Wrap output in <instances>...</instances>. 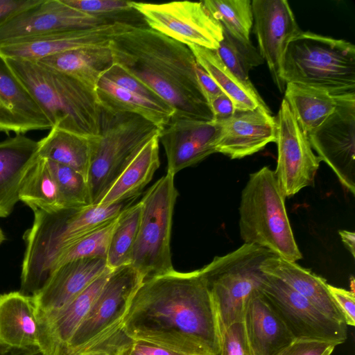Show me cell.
<instances>
[{"label": "cell", "mask_w": 355, "mask_h": 355, "mask_svg": "<svg viewBox=\"0 0 355 355\" xmlns=\"http://www.w3.org/2000/svg\"><path fill=\"white\" fill-rule=\"evenodd\" d=\"M121 327L132 340L192 355H219L216 309L200 270L146 279L132 297Z\"/></svg>", "instance_id": "obj_1"}, {"label": "cell", "mask_w": 355, "mask_h": 355, "mask_svg": "<svg viewBox=\"0 0 355 355\" xmlns=\"http://www.w3.org/2000/svg\"><path fill=\"white\" fill-rule=\"evenodd\" d=\"M114 63L174 110L173 117L215 121L197 80L189 47L148 26L132 25L110 42Z\"/></svg>", "instance_id": "obj_2"}, {"label": "cell", "mask_w": 355, "mask_h": 355, "mask_svg": "<svg viewBox=\"0 0 355 355\" xmlns=\"http://www.w3.org/2000/svg\"><path fill=\"white\" fill-rule=\"evenodd\" d=\"M123 203L92 205L55 212L35 211L32 226L24 234L26 245L21 272L20 291L33 295L49 278L53 263L64 248L116 218Z\"/></svg>", "instance_id": "obj_3"}, {"label": "cell", "mask_w": 355, "mask_h": 355, "mask_svg": "<svg viewBox=\"0 0 355 355\" xmlns=\"http://www.w3.org/2000/svg\"><path fill=\"white\" fill-rule=\"evenodd\" d=\"M6 60L52 128L89 137L99 135L101 107L94 89L37 62Z\"/></svg>", "instance_id": "obj_4"}, {"label": "cell", "mask_w": 355, "mask_h": 355, "mask_svg": "<svg viewBox=\"0 0 355 355\" xmlns=\"http://www.w3.org/2000/svg\"><path fill=\"white\" fill-rule=\"evenodd\" d=\"M282 78L328 92L355 93V46L346 40L302 31L289 42Z\"/></svg>", "instance_id": "obj_5"}, {"label": "cell", "mask_w": 355, "mask_h": 355, "mask_svg": "<svg viewBox=\"0 0 355 355\" xmlns=\"http://www.w3.org/2000/svg\"><path fill=\"white\" fill-rule=\"evenodd\" d=\"M274 171L268 166L251 173L239 208V232L244 243L266 248L296 262L302 258Z\"/></svg>", "instance_id": "obj_6"}, {"label": "cell", "mask_w": 355, "mask_h": 355, "mask_svg": "<svg viewBox=\"0 0 355 355\" xmlns=\"http://www.w3.org/2000/svg\"><path fill=\"white\" fill-rule=\"evenodd\" d=\"M162 128L130 112L101 107L100 131L87 176L92 205H98L116 180Z\"/></svg>", "instance_id": "obj_7"}, {"label": "cell", "mask_w": 355, "mask_h": 355, "mask_svg": "<svg viewBox=\"0 0 355 355\" xmlns=\"http://www.w3.org/2000/svg\"><path fill=\"white\" fill-rule=\"evenodd\" d=\"M274 254L266 248L243 243L199 269L214 302L221 334L231 324L243 322L248 300L259 289L265 275L261 266Z\"/></svg>", "instance_id": "obj_8"}, {"label": "cell", "mask_w": 355, "mask_h": 355, "mask_svg": "<svg viewBox=\"0 0 355 355\" xmlns=\"http://www.w3.org/2000/svg\"><path fill=\"white\" fill-rule=\"evenodd\" d=\"M174 177L166 173L139 201L140 223L130 264L144 279L175 270L170 247L173 214L178 196Z\"/></svg>", "instance_id": "obj_9"}, {"label": "cell", "mask_w": 355, "mask_h": 355, "mask_svg": "<svg viewBox=\"0 0 355 355\" xmlns=\"http://www.w3.org/2000/svg\"><path fill=\"white\" fill-rule=\"evenodd\" d=\"M144 280L131 264L112 270L85 319L55 355H73L120 327L130 302Z\"/></svg>", "instance_id": "obj_10"}, {"label": "cell", "mask_w": 355, "mask_h": 355, "mask_svg": "<svg viewBox=\"0 0 355 355\" xmlns=\"http://www.w3.org/2000/svg\"><path fill=\"white\" fill-rule=\"evenodd\" d=\"M132 6L149 28L184 44L216 50L223 39L220 23L209 14L202 1H132Z\"/></svg>", "instance_id": "obj_11"}, {"label": "cell", "mask_w": 355, "mask_h": 355, "mask_svg": "<svg viewBox=\"0 0 355 355\" xmlns=\"http://www.w3.org/2000/svg\"><path fill=\"white\" fill-rule=\"evenodd\" d=\"M333 112L308 138L321 161L334 172L341 184L355 195V93L335 96Z\"/></svg>", "instance_id": "obj_12"}, {"label": "cell", "mask_w": 355, "mask_h": 355, "mask_svg": "<svg viewBox=\"0 0 355 355\" xmlns=\"http://www.w3.org/2000/svg\"><path fill=\"white\" fill-rule=\"evenodd\" d=\"M259 290L295 339L325 340L338 345L346 340L347 324L322 313L279 279L265 273Z\"/></svg>", "instance_id": "obj_13"}, {"label": "cell", "mask_w": 355, "mask_h": 355, "mask_svg": "<svg viewBox=\"0 0 355 355\" xmlns=\"http://www.w3.org/2000/svg\"><path fill=\"white\" fill-rule=\"evenodd\" d=\"M275 119L277 160L274 173L284 196L291 197L313 186L321 160L284 98Z\"/></svg>", "instance_id": "obj_14"}, {"label": "cell", "mask_w": 355, "mask_h": 355, "mask_svg": "<svg viewBox=\"0 0 355 355\" xmlns=\"http://www.w3.org/2000/svg\"><path fill=\"white\" fill-rule=\"evenodd\" d=\"M114 21L84 13L62 0L40 1L0 25V46L40 35L92 28Z\"/></svg>", "instance_id": "obj_15"}, {"label": "cell", "mask_w": 355, "mask_h": 355, "mask_svg": "<svg viewBox=\"0 0 355 355\" xmlns=\"http://www.w3.org/2000/svg\"><path fill=\"white\" fill-rule=\"evenodd\" d=\"M254 31L259 52L267 63L272 78L281 93L286 83L282 66L289 42L302 31L286 0L252 1Z\"/></svg>", "instance_id": "obj_16"}, {"label": "cell", "mask_w": 355, "mask_h": 355, "mask_svg": "<svg viewBox=\"0 0 355 355\" xmlns=\"http://www.w3.org/2000/svg\"><path fill=\"white\" fill-rule=\"evenodd\" d=\"M220 133L219 121L173 117L159 136L167 158L166 173L175 175L217 153Z\"/></svg>", "instance_id": "obj_17"}, {"label": "cell", "mask_w": 355, "mask_h": 355, "mask_svg": "<svg viewBox=\"0 0 355 355\" xmlns=\"http://www.w3.org/2000/svg\"><path fill=\"white\" fill-rule=\"evenodd\" d=\"M132 25L125 21H114L88 28L40 35L0 46V54L5 58L37 62L73 49L109 46L116 35L129 30Z\"/></svg>", "instance_id": "obj_18"}, {"label": "cell", "mask_w": 355, "mask_h": 355, "mask_svg": "<svg viewBox=\"0 0 355 355\" xmlns=\"http://www.w3.org/2000/svg\"><path fill=\"white\" fill-rule=\"evenodd\" d=\"M220 133L216 152L230 159H241L261 150L276 139V119L270 110L257 107L236 111L219 121Z\"/></svg>", "instance_id": "obj_19"}, {"label": "cell", "mask_w": 355, "mask_h": 355, "mask_svg": "<svg viewBox=\"0 0 355 355\" xmlns=\"http://www.w3.org/2000/svg\"><path fill=\"white\" fill-rule=\"evenodd\" d=\"M51 128L43 110L0 54V132L23 135Z\"/></svg>", "instance_id": "obj_20"}, {"label": "cell", "mask_w": 355, "mask_h": 355, "mask_svg": "<svg viewBox=\"0 0 355 355\" xmlns=\"http://www.w3.org/2000/svg\"><path fill=\"white\" fill-rule=\"evenodd\" d=\"M0 343L16 348H37L49 355L47 338L32 295L20 291L0 295Z\"/></svg>", "instance_id": "obj_21"}, {"label": "cell", "mask_w": 355, "mask_h": 355, "mask_svg": "<svg viewBox=\"0 0 355 355\" xmlns=\"http://www.w3.org/2000/svg\"><path fill=\"white\" fill-rule=\"evenodd\" d=\"M107 268L103 258L78 259L59 266L32 295L37 312L49 314L62 309Z\"/></svg>", "instance_id": "obj_22"}, {"label": "cell", "mask_w": 355, "mask_h": 355, "mask_svg": "<svg viewBox=\"0 0 355 355\" xmlns=\"http://www.w3.org/2000/svg\"><path fill=\"white\" fill-rule=\"evenodd\" d=\"M243 323L250 355H275L295 340L259 290L248 299Z\"/></svg>", "instance_id": "obj_23"}, {"label": "cell", "mask_w": 355, "mask_h": 355, "mask_svg": "<svg viewBox=\"0 0 355 355\" xmlns=\"http://www.w3.org/2000/svg\"><path fill=\"white\" fill-rule=\"evenodd\" d=\"M261 268L264 273L274 276L288 284L322 313L335 321L346 324L345 317L331 296L324 279L296 262L288 261L275 254L267 258Z\"/></svg>", "instance_id": "obj_24"}, {"label": "cell", "mask_w": 355, "mask_h": 355, "mask_svg": "<svg viewBox=\"0 0 355 355\" xmlns=\"http://www.w3.org/2000/svg\"><path fill=\"white\" fill-rule=\"evenodd\" d=\"M39 143L24 135L0 142V217L12 211L19 200L23 178L38 156Z\"/></svg>", "instance_id": "obj_25"}, {"label": "cell", "mask_w": 355, "mask_h": 355, "mask_svg": "<svg viewBox=\"0 0 355 355\" xmlns=\"http://www.w3.org/2000/svg\"><path fill=\"white\" fill-rule=\"evenodd\" d=\"M112 269L108 268L62 309L49 314L37 312L49 345V355H55L70 340L85 319Z\"/></svg>", "instance_id": "obj_26"}, {"label": "cell", "mask_w": 355, "mask_h": 355, "mask_svg": "<svg viewBox=\"0 0 355 355\" xmlns=\"http://www.w3.org/2000/svg\"><path fill=\"white\" fill-rule=\"evenodd\" d=\"M40 64L66 73L95 90L102 76L114 64L109 46L85 47L49 56Z\"/></svg>", "instance_id": "obj_27"}, {"label": "cell", "mask_w": 355, "mask_h": 355, "mask_svg": "<svg viewBox=\"0 0 355 355\" xmlns=\"http://www.w3.org/2000/svg\"><path fill=\"white\" fill-rule=\"evenodd\" d=\"M198 63L210 75L223 92L231 98L236 111L261 107L270 110L251 82L236 77L221 61L216 50L197 45H187Z\"/></svg>", "instance_id": "obj_28"}, {"label": "cell", "mask_w": 355, "mask_h": 355, "mask_svg": "<svg viewBox=\"0 0 355 355\" xmlns=\"http://www.w3.org/2000/svg\"><path fill=\"white\" fill-rule=\"evenodd\" d=\"M97 137L52 128L45 137L38 141V156L67 166L87 180Z\"/></svg>", "instance_id": "obj_29"}, {"label": "cell", "mask_w": 355, "mask_h": 355, "mask_svg": "<svg viewBox=\"0 0 355 355\" xmlns=\"http://www.w3.org/2000/svg\"><path fill=\"white\" fill-rule=\"evenodd\" d=\"M101 107L139 115L164 128L174 116V110L164 102L150 100L123 89L101 77L95 89Z\"/></svg>", "instance_id": "obj_30"}, {"label": "cell", "mask_w": 355, "mask_h": 355, "mask_svg": "<svg viewBox=\"0 0 355 355\" xmlns=\"http://www.w3.org/2000/svg\"><path fill=\"white\" fill-rule=\"evenodd\" d=\"M159 136L145 145L116 180L98 205L107 206L130 200L151 180L160 164Z\"/></svg>", "instance_id": "obj_31"}, {"label": "cell", "mask_w": 355, "mask_h": 355, "mask_svg": "<svg viewBox=\"0 0 355 355\" xmlns=\"http://www.w3.org/2000/svg\"><path fill=\"white\" fill-rule=\"evenodd\" d=\"M284 93V98L306 135L319 126L336 106L335 96L324 90L288 83Z\"/></svg>", "instance_id": "obj_32"}, {"label": "cell", "mask_w": 355, "mask_h": 355, "mask_svg": "<svg viewBox=\"0 0 355 355\" xmlns=\"http://www.w3.org/2000/svg\"><path fill=\"white\" fill-rule=\"evenodd\" d=\"M19 197L33 211L51 213L64 209L46 159L37 156L29 167L21 184Z\"/></svg>", "instance_id": "obj_33"}, {"label": "cell", "mask_w": 355, "mask_h": 355, "mask_svg": "<svg viewBox=\"0 0 355 355\" xmlns=\"http://www.w3.org/2000/svg\"><path fill=\"white\" fill-rule=\"evenodd\" d=\"M140 217V202L125 207L117 216L106 257L107 266L110 269L130 264Z\"/></svg>", "instance_id": "obj_34"}, {"label": "cell", "mask_w": 355, "mask_h": 355, "mask_svg": "<svg viewBox=\"0 0 355 355\" xmlns=\"http://www.w3.org/2000/svg\"><path fill=\"white\" fill-rule=\"evenodd\" d=\"M202 3L209 14L230 35L243 43L251 42L250 35L253 25L252 1L205 0Z\"/></svg>", "instance_id": "obj_35"}, {"label": "cell", "mask_w": 355, "mask_h": 355, "mask_svg": "<svg viewBox=\"0 0 355 355\" xmlns=\"http://www.w3.org/2000/svg\"><path fill=\"white\" fill-rule=\"evenodd\" d=\"M117 216L81 236L61 250L53 263L51 273L59 266L69 261L87 258L106 259L110 237Z\"/></svg>", "instance_id": "obj_36"}, {"label": "cell", "mask_w": 355, "mask_h": 355, "mask_svg": "<svg viewBox=\"0 0 355 355\" xmlns=\"http://www.w3.org/2000/svg\"><path fill=\"white\" fill-rule=\"evenodd\" d=\"M223 39L216 52L223 64L240 80L251 82L250 71L263 62L252 42L243 43L223 29Z\"/></svg>", "instance_id": "obj_37"}, {"label": "cell", "mask_w": 355, "mask_h": 355, "mask_svg": "<svg viewBox=\"0 0 355 355\" xmlns=\"http://www.w3.org/2000/svg\"><path fill=\"white\" fill-rule=\"evenodd\" d=\"M47 160L63 208L75 209L92 205L86 178L67 166Z\"/></svg>", "instance_id": "obj_38"}, {"label": "cell", "mask_w": 355, "mask_h": 355, "mask_svg": "<svg viewBox=\"0 0 355 355\" xmlns=\"http://www.w3.org/2000/svg\"><path fill=\"white\" fill-rule=\"evenodd\" d=\"M84 13L117 21L114 16L135 10L132 1L123 0H62Z\"/></svg>", "instance_id": "obj_39"}, {"label": "cell", "mask_w": 355, "mask_h": 355, "mask_svg": "<svg viewBox=\"0 0 355 355\" xmlns=\"http://www.w3.org/2000/svg\"><path fill=\"white\" fill-rule=\"evenodd\" d=\"M102 76L129 92L154 101L164 102L148 87L116 63H114Z\"/></svg>", "instance_id": "obj_40"}, {"label": "cell", "mask_w": 355, "mask_h": 355, "mask_svg": "<svg viewBox=\"0 0 355 355\" xmlns=\"http://www.w3.org/2000/svg\"><path fill=\"white\" fill-rule=\"evenodd\" d=\"M219 355H250L243 322L231 324L221 334Z\"/></svg>", "instance_id": "obj_41"}, {"label": "cell", "mask_w": 355, "mask_h": 355, "mask_svg": "<svg viewBox=\"0 0 355 355\" xmlns=\"http://www.w3.org/2000/svg\"><path fill=\"white\" fill-rule=\"evenodd\" d=\"M336 343L310 339H295L275 355H331Z\"/></svg>", "instance_id": "obj_42"}, {"label": "cell", "mask_w": 355, "mask_h": 355, "mask_svg": "<svg viewBox=\"0 0 355 355\" xmlns=\"http://www.w3.org/2000/svg\"><path fill=\"white\" fill-rule=\"evenodd\" d=\"M130 338L120 327L73 355H115L118 348Z\"/></svg>", "instance_id": "obj_43"}, {"label": "cell", "mask_w": 355, "mask_h": 355, "mask_svg": "<svg viewBox=\"0 0 355 355\" xmlns=\"http://www.w3.org/2000/svg\"><path fill=\"white\" fill-rule=\"evenodd\" d=\"M329 291L343 313L347 325H355L354 292L328 284Z\"/></svg>", "instance_id": "obj_44"}, {"label": "cell", "mask_w": 355, "mask_h": 355, "mask_svg": "<svg viewBox=\"0 0 355 355\" xmlns=\"http://www.w3.org/2000/svg\"><path fill=\"white\" fill-rule=\"evenodd\" d=\"M209 105L216 121L228 119L236 111L231 98L224 93L211 99Z\"/></svg>", "instance_id": "obj_45"}, {"label": "cell", "mask_w": 355, "mask_h": 355, "mask_svg": "<svg viewBox=\"0 0 355 355\" xmlns=\"http://www.w3.org/2000/svg\"><path fill=\"white\" fill-rule=\"evenodd\" d=\"M196 73L198 84L208 103L214 98L223 94L210 75L198 63Z\"/></svg>", "instance_id": "obj_46"}, {"label": "cell", "mask_w": 355, "mask_h": 355, "mask_svg": "<svg viewBox=\"0 0 355 355\" xmlns=\"http://www.w3.org/2000/svg\"><path fill=\"white\" fill-rule=\"evenodd\" d=\"M39 1L40 0H0V25L12 16Z\"/></svg>", "instance_id": "obj_47"}, {"label": "cell", "mask_w": 355, "mask_h": 355, "mask_svg": "<svg viewBox=\"0 0 355 355\" xmlns=\"http://www.w3.org/2000/svg\"><path fill=\"white\" fill-rule=\"evenodd\" d=\"M132 343L135 348L146 355H192L174 351L154 343L140 340H132Z\"/></svg>", "instance_id": "obj_48"}, {"label": "cell", "mask_w": 355, "mask_h": 355, "mask_svg": "<svg viewBox=\"0 0 355 355\" xmlns=\"http://www.w3.org/2000/svg\"><path fill=\"white\" fill-rule=\"evenodd\" d=\"M0 355H45L37 348H16L0 343Z\"/></svg>", "instance_id": "obj_49"}, {"label": "cell", "mask_w": 355, "mask_h": 355, "mask_svg": "<svg viewBox=\"0 0 355 355\" xmlns=\"http://www.w3.org/2000/svg\"><path fill=\"white\" fill-rule=\"evenodd\" d=\"M343 243L352 254V257H355V234L354 232L348 230H340L338 232Z\"/></svg>", "instance_id": "obj_50"}, {"label": "cell", "mask_w": 355, "mask_h": 355, "mask_svg": "<svg viewBox=\"0 0 355 355\" xmlns=\"http://www.w3.org/2000/svg\"><path fill=\"white\" fill-rule=\"evenodd\" d=\"M115 355H146L134 347L130 338L116 350Z\"/></svg>", "instance_id": "obj_51"}, {"label": "cell", "mask_w": 355, "mask_h": 355, "mask_svg": "<svg viewBox=\"0 0 355 355\" xmlns=\"http://www.w3.org/2000/svg\"><path fill=\"white\" fill-rule=\"evenodd\" d=\"M5 236L1 230V229L0 228V244L5 240Z\"/></svg>", "instance_id": "obj_52"}]
</instances>
